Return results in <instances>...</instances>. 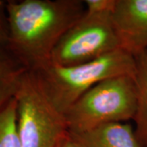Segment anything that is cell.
I'll return each mask as SVG.
<instances>
[{
	"label": "cell",
	"instance_id": "cell-13",
	"mask_svg": "<svg viewBox=\"0 0 147 147\" xmlns=\"http://www.w3.org/2000/svg\"><path fill=\"white\" fill-rule=\"evenodd\" d=\"M59 147H85L84 144L72 133L69 132L67 137L64 139Z\"/></svg>",
	"mask_w": 147,
	"mask_h": 147
},
{
	"label": "cell",
	"instance_id": "cell-12",
	"mask_svg": "<svg viewBox=\"0 0 147 147\" xmlns=\"http://www.w3.org/2000/svg\"><path fill=\"white\" fill-rule=\"evenodd\" d=\"M7 2L0 0V46L7 47L9 39V26L7 13Z\"/></svg>",
	"mask_w": 147,
	"mask_h": 147
},
{
	"label": "cell",
	"instance_id": "cell-7",
	"mask_svg": "<svg viewBox=\"0 0 147 147\" xmlns=\"http://www.w3.org/2000/svg\"><path fill=\"white\" fill-rule=\"evenodd\" d=\"M73 135L85 147H142L134 127L127 123H107L84 133Z\"/></svg>",
	"mask_w": 147,
	"mask_h": 147
},
{
	"label": "cell",
	"instance_id": "cell-3",
	"mask_svg": "<svg viewBox=\"0 0 147 147\" xmlns=\"http://www.w3.org/2000/svg\"><path fill=\"white\" fill-rule=\"evenodd\" d=\"M137 105L134 76L105 79L76 100L65 113L69 131L80 134L111 123L133 119Z\"/></svg>",
	"mask_w": 147,
	"mask_h": 147
},
{
	"label": "cell",
	"instance_id": "cell-2",
	"mask_svg": "<svg viewBox=\"0 0 147 147\" xmlns=\"http://www.w3.org/2000/svg\"><path fill=\"white\" fill-rule=\"evenodd\" d=\"M34 70L53 104L65 113L73 104L95 85L118 76H134L133 56L118 49L89 62L60 66L50 61Z\"/></svg>",
	"mask_w": 147,
	"mask_h": 147
},
{
	"label": "cell",
	"instance_id": "cell-5",
	"mask_svg": "<svg viewBox=\"0 0 147 147\" xmlns=\"http://www.w3.org/2000/svg\"><path fill=\"white\" fill-rule=\"evenodd\" d=\"M120 49L111 21V14L84 12L53 50L50 62L72 66L89 62Z\"/></svg>",
	"mask_w": 147,
	"mask_h": 147
},
{
	"label": "cell",
	"instance_id": "cell-8",
	"mask_svg": "<svg viewBox=\"0 0 147 147\" xmlns=\"http://www.w3.org/2000/svg\"><path fill=\"white\" fill-rule=\"evenodd\" d=\"M134 80L137 91L136 112L132 120L135 133L142 147H147V51L135 57Z\"/></svg>",
	"mask_w": 147,
	"mask_h": 147
},
{
	"label": "cell",
	"instance_id": "cell-6",
	"mask_svg": "<svg viewBox=\"0 0 147 147\" xmlns=\"http://www.w3.org/2000/svg\"><path fill=\"white\" fill-rule=\"evenodd\" d=\"M111 21L120 49L134 57L147 51V0H117Z\"/></svg>",
	"mask_w": 147,
	"mask_h": 147
},
{
	"label": "cell",
	"instance_id": "cell-1",
	"mask_svg": "<svg viewBox=\"0 0 147 147\" xmlns=\"http://www.w3.org/2000/svg\"><path fill=\"white\" fill-rule=\"evenodd\" d=\"M7 48L28 70L50 61L64 34L84 16L81 0L7 1Z\"/></svg>",
	"mask_w": 147,
	"mask_h": 147
},
{
	"label": "cell",
	"instance_id": "cell-10",
	"mask_svg": "<svg viewBox=\"0 0 147 147\" xmlns=\"http://www.w3.org/2000/svg\"><path fill=\"white\" fill-rule=\"evenodd\" d=\"M0 147H21L17 129L16 98L0 110Z\"/></svg>",
	"mask_w": 147,
	"mask_h": 147
},
{
	"label": "cell",
	"instance_id": "cell-11",
	"mask_svg": "<svg viewBox=\"0 0 147 147\" xmlns=\"http://www.w3.org/2000/svg\"><path fill=\"white\" fill-rule=\"evenodd\" d=\"M85 12L88 14H112L117 0H85Z\"/></svg>",
	"mask_w": 147,
	"mask_h": 147
},
{
	"label": "cell",
	"instance_id": "cell-9",
	"mask_svg": "<svg viewBox=\"0 0 147 147\" xmlns=\"http://www.w3.org/2000/svg\"><path fill=\"white\" fill-rule=\"evenodd\" d=\"M27 70L7 47L0 46V110L15 98Z\"/></svg>",
	"mask_w": 147,
	"mask_h": 147
},
{
	"label": "cell",
	"instance_id": "cell-4",
	"mask_svg": "<svg viewBox=\"0 0 147 147\" xmlns=\"http://www.w3.org/2000/svg\"><path fill=\"white\" fill-rule=\"evenodd\" d=\"M21 147H59L69 134L65 114L53 105L37 74H24L16 96Z\"/></svg>",
	"mask_w": 147,
	"mask_h": 147
}]
</instances>
